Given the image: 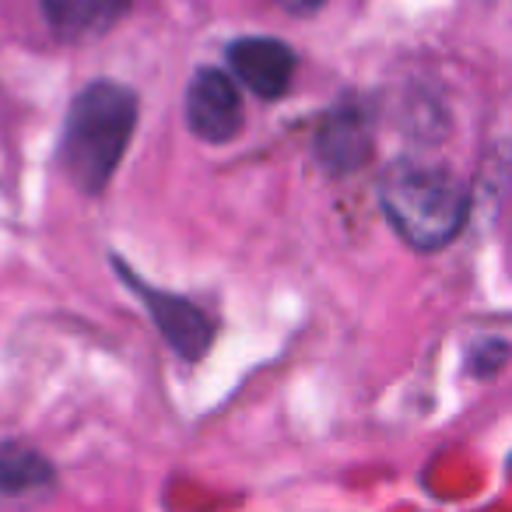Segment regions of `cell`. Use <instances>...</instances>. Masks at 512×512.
Masks as SVG:
<instances>
[{
	"label": "cell",
	"instance_id": "3",
	"mask_svg": "<svg viewBox=\"0 0 512 512\" xmlns=\"http://www.w3.org/2000/svg\"><path fill=\"white\" fill-rule=\"evenodd\" d=\"M186 120L190 130L207 144H225L242 130V95L225 71H200L186 92Z\"/></svg>",
	"mask_w": 512,
	"mask_h": 512
},
{
	"label": "cell",
	"instance_id": "8",
	"mask_svg": "<svg viewBox=\"0 0 512 512\" xmlns=\"http://www.w3.org/2000/svg\"><path fill=\"white\" fill-rule=\"evenodd\" d=\"M53 484V467L36 449L0 442V498H22Z\"/></svg>",
	"mask_w": 512,
	"mask_h": 512
},
{
	"label": "cell",
	"instance_id": "6",
	"mask_svg": "<svg viewBox=\"0 0 512 512\" xmlns=\"http://www.w3.org/2000/svg\"><path fill=\"white\" fill-rule=\"evenodd\" d=\"M372 151V120L365 109L341 106L323 120L320 134H316V155L330 172H351L365 165Z\"/></svg>",
	"mask_w": 512,
	"mask_h": 512
},
{
	"label": "cell",
	"instance_id": "5",
	"mask_svg": "<svg viewBox=\"0 0 512 512\" xmlns=\"http://www.w3.org/2000/svg\"><path fill=\"white\" fill-rule=\"evenodd\" d=\"M232 74L260 99H281L295 78V53L281 39L249 36L228 46Z\"/></svg>",
	"mask_w": 512,
	"mask_h": 512
},
{
	"label": "cell",
	"instance_id": "10",
	"mask_svg": "<svg viewBox=\"0 0 512 512\" xmlns=\"http://www.w3.org/2000/svg\"><path fill=\"white\" fill-rule=\"evenodd\" d=\"M278 4L292 15H313V11L323 8V0H278Z\"/></svg>",
	"mask_w": 512,
	"mask_h": 512
},
{
	"label": "cell",
	"instance_id": "7",
	"mask_svg": "<svg viewBox=\"0 0 512 512\" xmlns=\"http://www.w3.org/2000/svg\"><path fill=\"white\" fill-rule=\"evenodd\" d=\"M130 0H43V15L50 29L67 43L99 39L123 18Z\"/></svg>",
	"mask_w": 512,
	"mask_h": 512
},
{
	"label": "cell",
	"instance_id": "2",
	"mask_svg": "<svg viewBox=\"0 0 512 512\" xmlns=\"http://www.w3.org/2000/svg\"><path fill=\"white\" fill-rule=\"evenodd\" d=\"M137 123V95L116 81H95L74 99L60 137V165L81 193H99L113 179Z\"/></svg>",
	"mask_w": 512,
	"mask_h": 512
},
{
	"label": "cell",
	"instance_id": "4",
	"mask_svg": "<svg viewBox=\"0 0 512 512\" xmlns=\"http://www.w3.org/2000/svg\"><path fill=\"white\" fill-rule=\"evenodd\" d=\"M116 271H120L123 278L130 281V288L141 295V302L148 306L155 327L162 330L165 341H169V348L176 351L179 358H186V362H197V358L207 355V348H211V337H214V327H211V320H207V316L193 306V302L179 299V295H162V292H155V288L141 285V281H137L134 274L120 264V260H116Z\"/></svg>",
	"mask_w": 512,
	"mask_h": 512
},
{
	"label": "cell",
	"instance_id": "9",
	"mask_svg": "<svg viewBox=\"0 0 512 512\" xmlns=\"http://www.w3.org/2000/svg\"><path fill=\"white\" fill-rule=\"evenodd\" d=\"M505 362V341H481L474 348V358H470V369H474V376H491L495 369H502Z\"/></svg>",
	"mask_w": 512,
	"mask_h": 512
},
{
	"label": "cell",
	"instance_id": "1",
	"mask_svg": "<svg viewBox=\"0 0 512 512\" xmlns=\"http://www.w3.org/2000/svg\"><path fill=\"white\" fill-rule=\"evenodd\" d=\"M379 207L407 246L432 253L460 235L470 211V190L446 165L404 158L379 179Z\"/></svg>",
	"mask_w": 512,
	"mask_h": 512
}]
</instances>
